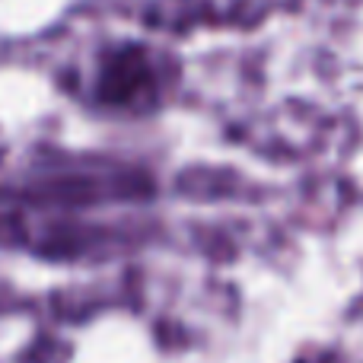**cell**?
Segmentation results:
<instances>
[{"mask_svg": "<svg viewBox=\"0 0 363 363\" xmlns=\"http://www.w3.org/2000/svg\"><path fill=\"white\" fill-rule=\"evenodd\" d=\"M150 86V67L138 48H125L108 57L102 70V99L106 102H131Z\"/></svg>", "mask_w": 363, "mask_h": 363, "instance_id": "obj_1", "label": "cell"}]
</instances>
